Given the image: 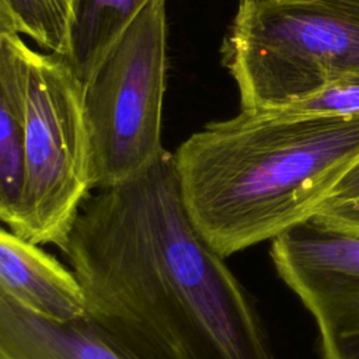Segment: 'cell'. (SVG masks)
<instances>
[{
  "mask_svg": "<svg viewBox=\"0 0 359 359\" xmlns=\"http://www.w3.org/2000/svg\"><path fill=\"white\" fill-rule=\"evenodd\" d=\"M167 0H150L83 83L94 188L139 175L164 151Z\"/></svg>",
  "mask_w": 359,
  "mask_h": 359,
  "instance_id": "277c9868",
  "label": "cell"
},
{
  "mask_svg": "<svg viewBox=\"0 0 359 359\" xmlns=\"http://www.w3.org/2000/svg\"><path fill=\"white\" fill-rule=\"evenodd\" d=\"M252 1H287V3H306L324 8H330L355 18H359V0H238V3Z\"/></svg>",
  "mask_w": 359,
  "mask_h": 359,
  "instance_id": "4fadbf2b",
  "label": "cell"
},
{
  "mask_svg": "<svg viewBox=\"0 0 359 359\" xmlns=\"http://www.w3.org/2000/svg\"><path fill=\"white\" fill-rule=\"evenodd\" d=\"M0 359H136L90 317L56 323L0 294Z\"/></svg>",
  "mask_w": 359,
  "mask_h": 359,
  "instance_id": "ba28073f",
  "label": "cell"
},
{
  "mask_svg": "<svg viewBox=\"0 0 359 359\" xmlns=\"http://www.w3.org/2000/svg\"><path fill=\"white\" fill-rule=\"evenodd\" d=\"M174 157L191 222L229 258L318 212L359 161V115L289 118L241 109L192 133Z\"/></svg>",
  "mask_w": 359,
  "mask_h": 359,
  "instance_id": "7a4b0ae2",
  "label": "cell"
},
{
  "mask_svg": "<svg viewBox=\"0 0 359 359\" xmlns=\"http://www.w3.org/2000/svg\"><path fill=\"white\" fill-rule=\"evenodd\" d=\"M29 46L0 31V219L18 227L25 184V83Z\"/></svg>",
  "mask_w": 359,
  "mask_h": 359,
  "instance_id": "9c48e42d",
  "label": "cell"
},
{
  "mask_svg": "<svg viewBox=\"0 0 359 359\" xmlns=\"http://www.w3.org/2000/svg\"><path fill=\"white\" fill-rule=\"evenodd\" d=\"M62 251L87 317L136 359H276L252 296L185 210L174 153L91 194Z\"/></svg>",
  "mask_w": 359,
  "mask_h": 359,
  "instance_id": "6da1fadb",
  "label": "cell"
},
{
  "mask_svg": "<svg viewBox=\"0 0 359 359\" xmlns=\"http://www.w3.org/2000/svg\"><path fill=\"white\" fill-rule=\"evenodd\" d=\"M0 294L56 323L87 317L84 289L73 269L11 230H0Z\"/></svg>",
  "mask_w": 359,
  "mask_h": 359,
  "instance_id": "52a82bcc",
  "label": "cell"
},
{
  "mask_svg": "<svg viewBox=\"0 0 359 359\" xmlns=\"http://www.w3.org/2000/svg\"><path fill=\"white\" fill-rule=\"evenodd\" d=\"M94 188L83 81L65 57L29 48L25 184L15 234L63 250Z\"/></svg>",
  "mask_w": 359,
  "mask_h": 359,
  "instance_id": "5b68a950",
  "label": "cell"
},
{
  "mask_svg": "<svg viewBox=\"0 0 359 359\" xmlns=\"http://www.w3.org/2000/svg\"><path fill=\"white\" fill-rule=\"evenodd\" d=\"M359 196V161L344 175L328 201H344Z\"/></svg>",
  "mask_w": 359,
  "mask_h": 359,
  "instance_id": "5bb4252c",
  "label": "cell"
},
{
  "mask_svg": "<svg viewBox=\"0 0 359 359\" xmlns=\"http://www.w3.org/2000/svg\"><path fill=\"white\" fill-rule=\"evenodd\" d=\"M313 219L325 226L359 234V196L344 201H327Z\"/></svg>",
  "mask_w": 359,
  "mask_h": 359,
  "instance_id": "7c38bea8",
  "label": "cell"
},
{
  "mask_svg": "<svg viewBox=\"0 0 359 359\" xmlns=\"http://www.w3.org/2000/svg\"><path fill=\"white\" fill-rule=\"evenodd\" d=\"M72 0H0V31L25 35L65 57Z\"/></svg>",
  "mask_w": 359,
  "mask_h": 359,
  "instance_id": "8fae6325",
  "label": "cell"
},
{
  "mask_svg": "<svg viewBox=\"0 0 359 359\" xmlns=\"http://www.w3.org/2000/svg\"><path fill=\"white\" fill-rule=\"evenodd\" d=\"M278 276L311 314L323 359H359V234L316 219L271 241Z\"/></svg>",
  "mask_w": 359,
  "mask_h": 359,
  "instance_id": "8992f818",
  "label": "cell"
},
{
  "mask_svg": "<svg viewBox=\"0 0 359 359\" xmlns=\"http://www.w3.org/2000/svg\"><path fill=\"white\" fill-rule=\"evenodd\" d=\"M241 109H272L359 74V18L306 3H240L223 42Z\"/></svg>",
  "mask_w": 359,
  "mask_h": 359,
  "instance_id": "3957f363",
  "label": "cell"
},
{
  "mask_svg": "<svg viewBox=\"0 0 359 359\" xmlns=\"http://www.w3.org/2000/svg\"><path fill=\"white\" fill-rule=\"evenodd\" d=\"M150 0H72L66 62L84 83Z\"/></svg>",
  "mask_w": 359,
  "mask_h": 359,
  "instance_id": "30bf717a",
  "label": "cell"
}]
</instances>
